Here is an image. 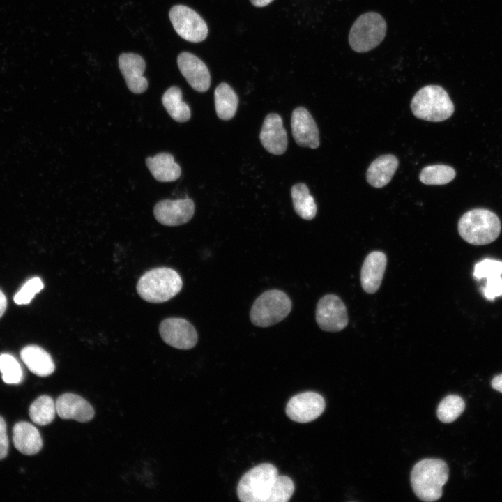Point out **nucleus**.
<instances>
[{
    "label": "nucleus",
    "mask_w": 502,
    "mask_h": 502,
    "mask_svg": "<svg viewBox=\"0 0 502 502\" xmlns=\"http://www.w3.org/2000/svg\"><path fill=\"white\" fill-rule=\"evenodd\" d=\"M447 464L440 459H424L416 463L411 473L415 494L423 501H434L442 496V487L448 479Z\"/></svg>",
    "instance_id": "f03ea898"
},
{
    "label": "nucleus",
    "mask_w": 502,
    "mask_h": 502,
    "mask_svg": "<svg viewBox=\"0 0 502 502\" xmlns=\"http://www.w3.org/2000/svg\"><path fill=\"white\" fill-rule=\"evenodd\" d=\"M0 372L3 381L8 384L20 383L23 377L22 367L18 361L10 354L0 355Z\"/></svg>",
    "instance_id": "c85d7f7f"
},
{
    "label": "nucleus",
    "mask_w": 502,
    "mask_h": 502,
    "mask_svg": "<svg viewBox=\"0 0 502 502\" xmlns=\"http://www.w3.org/2000/svg\"><path fill=\"white\" fill-rule=\"evenodd\" d=\"M291 301L282 291L271 289L261 294L250 310V321L259 327H268L283 320L290 313Z\"/></svg>",
    "instance_id": "423d86ee"
},
{
    "label": "nucleus",
    "mask_w": 502,
    "mask_h": 502,
    "mask_svg": "<svg viewBox=\"0 0 502 502\" xmlns=\"http://www.w3.org/2000/svg\"><path fill=\"white\" fill-rule=\"evenodd\" d=\"M146 164L154 178L160 182L176 181L181 174L180 166L169 153H160L153 157H148Z\"/></svg>",
    "instance_id": "4be33fe9"
},
{
    "label": "nucleus",
    "mask_w": 502,
    "mask_h": 502,
    "mask_svg": "<svg viewBox=\"0 0 502 502\" xmlns=\"http://www.w3.org/2000/svg\"><path fill=\"white\" fill-rule=\"evenodd\" d=\"M455 175V170L450 166L434 165L424 167L420 172L419 179L425 185H444L452 181Z\"/></svg>",
    "instance_id": "bb28decb"
},
{
    "label": "nucleus",
    "mask_w": 502,
    "mask_h": 502,
    "mask_svg": "<svg viewBox=\"0 0 502 502\" xmlns=\"http://www.w3.org/2000/svg\"><path fill=\"white\" fill-rule=\"evenodd\" d=\"M492 386L494 389L502 393V374L496 375L493 378Z\"/></svg>",
    "instance_id": "72a5a7b5"
},
{
    "label": "nucleus",
    "mask_w": 502,
    "mask_h": 502,
    "mask_svg": "<svg viewBox=\"0 0 502 502\" xmlns=\"http://www.w3.org/2000/svg\"><path fill=\"white\" fill-rule=\"evenodd\" d=\"M215 111L222 120L232 119L237 110L238 97L234 89L227 83H220L214 92Z\"/></svg>",
    "instance_id": "5701e85b"
},
{
    "label": "nucleus",
    "mask_w": 502,
    "mask_h": 502,
    "mask_svg": "<svg viewBox=\"0 0 502 502\" xmlns=\"http://www.w3.org/2000/svg\"><path fill=\"white\" fill-rule=\"evenodd\" d=\"M182 287V279L176 271L160 267L151 269L140 277L137 291L144 301L160 303L174 297Z\"/></svg>",
    "instance_id": "7ed1b4c3"
},
{
    "label": "nucleus",
    "mask_w": 502,
    "mask_h": 502,
    "mask_svg": "<svg viewBox=\"0 0 502 502\" xmlns=\"http://www.w3.org/2000/svg\"><path fill=\"white\" fill-rule=\"evenodd\" d=\"M485 296L489 300L502 296V278L501 275H495L487 278V283L483 289Z\"/></svg>",
    "instance_id": "2f4dec72"
},
{
    "label": "nucleus",
    "mask_w": 502,
    "mask_h": 502,
    "mask_svg": "<svg viewBox=\"0 0 502 502\" xmlns=\"http://www.w3.org/2000/svg\"><path fill=\"white\" fill-rule=\"evenodd\" d=\"M7 306V300L4 294L0 290V318L4 314Z\"/></svg>",
    "instance_id": "f704fd0d"
},
{
    "label": "nucleus",
    "mask_w": 502,
    "mask_h": 502,
    "mask_svg": "<svg viewBox=\"0 0 502 502\" xmlns=\"http://www.w3.org/2000/svg\"><path fill=\"white\" fill-rule=\"evenodd\" d=\"M411 109L416 118L433 122L446 120L454 112L448 93L439 85L421 88L413 97Z\"/></svg>",
    "instance_id": "39448f33"
},
{
    "label": "nucleus",
    "mask_w": 502,
    "mask_h": 502,
    "mask_svg": "<svg viewBox=\"0 0 502 502\" xmlns=\"http://www.w3.org/2000/svg\"><path fill=\"white\" fill-rule=\"evenodd\" d=\"M162 102L169 115L174 121L183 123L190 119V109L182 100V91L178 86L169 88L162 97Z\"/></svg>",
    "instance_id": "b1692460"
},
{
    "label": "nucleus",
    "mask_w": 502,
    "mask_h": 502,
    "mask_svg": "<svg viewBox=\"0 0 502 502\" xmlns=\"http://www.w3.org/2000/svg\"><path fill=\"white\" fill-rule=\"evenodd\" d=\"M386 22L376 12H367L359 16L349 34V45L357 52H366L377 47L386 33Z\"/></svg>",
    "instance_id": "0eeeda50"
},
{
    "label": "nucleus",
    "mask_w": 502,
    "mask_h": 502,
    "mask_svg": "<svg viewBox=\"0 0 502 502\" xmlns=\"http://www.w3.org/2000/svg\"><path fill=\"white\" fill-rule=\"evenodd\" d=\"M13 441L15 448L26 455L38 453L43 447V440L38 430L31 423L24 421L14 425Z\"/></svg>",
    "instance_id": "6ab92c4d"
},
{
    "label": "nucleus",
    "mask_w": 502,
    "mask_h": 502,
    "mask_svg": "<svg viewBox=\"0 0 502 502\" xmlns=\"http://www.w3.org/2000/svg\"><path fill=\"white\" fill-rule=\"evenodd\" d=\"M294 492L292 480L280 476L277 469L268 463L249 470L241 478L237 494L243 502H287Z\"/></svg>",
    "instance_id": "f257e3e1"
},
{
    "label": "nucleus",
    "mask_w": 502,
    "mask_h": 502,
    "mask_svg": "<svg viewBox=\"0 0 502 502\" xmlns=\"http://www.w3.org/2000/svg\"><path fill=\"white\" fill-rule=\"evenodd\" d=\"M251 3L256 7H264L271 3L273 0H250Z\"/></svg>",
    "instance_id": "c9c22d12"
},
{
    "label": "nucleus",
    "mask_w": 502,
    "mask_h": 502,
    "mask_svg": "<svg viewBox=\"0 0 502 502\" xmlns=\"http://www.w3.org/2000/svg\"><path fill=\"white\" fill-rule=\"evenodd\" d=\"M292 135L302 147L316 149L319 146V130L310 112L303 107L296 108L291 118Z\"/></svg>",
    "instance_id": "4468645a"
},
{
    "label": "nucleus",
    "mask_w": 502,
    "mask_h": 502,
    "mask_svg": "<svg viewBox=\"0 0 502 502\" xmlns=\"http://www.w3.org/2000/svg\"><path fill=\"white\" fill-rule=\"evenodd\" d=\"M502 275V261L485 259L477 263L474 268L473 275L477 279L488 278Z\"/></svg>",
    "instance_id": "7c9ffc66"
},
{
    "label": "nucleus",
    "mask_w": 502,
    "mask_h": 502,
    "mask_svg": "<svg viewBox=\"0 0 502 502\" xmlns=\"http://www.w3.org/2000/svg\"><path fill=\"white\" fill-rule=\"evenodd\" d=\"M260 141L264 149L274 155L284 153L287 147V135L281 116L275 113L268 114L263 123Z\"/></svg>",
    "instance_id": "2eb2a0df"
},
{
    "label": "nucleus",
    "mask_w": 502,
    "mask_h": 502,
    "mask_svg": "<svg viewBox=\"0 0 502 502\" xmlns=\"http://www.w3.org/2000/svg\"><path fill=\"white\" fill-rule=\"evenodd\" d=\"M159 333L162 340L169 346L179 349H190L198 340L197 331L186 319L170 317L160 324Z\"/></svg>",
    "instance_id": "9d476101"
},
{
    "label": "nucleus",
    "mask_w": 502,
    "mask_h": 502,
    "mask_svg": "<svg viewBox=\"0 0 502 502\" xmlns=\"http://www.w3.org/2000/svg\"><path fill=\"white\" fill-rule=\"evenodd\" d=\"M293 205L296 213L303 219L312 220L317 214V205L305 183L294 185L291 189Z\"/></svg>",
    "instance_id": "393cba45"
},
{
    "label": "nucleus",
    "mask_w": 502,
    "mask_h": 502,
    "mask_svg": "<svg viewBox=\"0 0 502 502\" xmlns=\"http://www.w3.org/2000/svg\"><path fill=\"white\" fill-rule=\"evenodd\" d=\"M178 68L190 86L197 91L205 92L211 85V75L206 64L195 55L184 52L177 58Z\"/></svg>",
    "instance_id": "ddd939ff"
},
{
    "label": "nucleus",
    "mask_w": 502,
    "mask_h": 502,
    "mask_svg": "<svg viewBox=\"0 0 502 502\" xmlns=\"http://www.w3.org/2000/svg\"><path fill=\"white\" fill-rule=\"evenodd\" d=\"M119 66L128 88L132 93L139 94L146 90L148 82L143 75L146 63L140 55L134 53L121 54L119 57Z\"/></svg>",
    "instance_id": "dca6fc26"
},
{
    "label": "nucleus",
    "mask_w": 502,
    "mask_h": 502,
    "mask_svg": "<svg viewBox=\"0 0 502 502\" xmlns=\"http://www.w3.org/2000/svg\"><path fill=\"white\" fill-rule=\"evenodd\" d=\"M55 404L56 413L62 419L86 423L94 416L92 406L85 399L74 393L61 395Z\"/></svg>",
    "instance_id": "f3484780"
},
{
    "label": "nucleus",
    "mask_w": 502,
    "mask_h": 502,
    "mask_svg": "<svg viewBox=\"0 0 502 502\" xmlns=\"http://www.w3.org/2000/svg\"><path fill=\"white\" fill-rule=\"evenodd\" d=\"M56 413V404L52 397L42 395L38 397L29 407L31 420L39 425H46L52 422Z\"/></svg>",
    "instance_id": "a878e982"
},
{
    "label": "nucleus",
    "mask_w": 502,
    "mask_h": 502,
    "mask_svg": "<svg viewBox=\"0 0 502 502\" xmlns=\"http://www.w3.org/2000/svg\"><path fill=\"white\" fill-rule=\"evenodd\" d=\"M316 321L323 330L337 332L343 330L348 324L345 305L336 295H325L317 303Z\"/></svg>",
    "instance_id": "1a4fd4ad"
},
{
    "label": "nucleus",
    "mask_w": 502,
    "mask_h": 502,
    "mask_svg": "<svg viewBox=\"0 0 502 502\" xmlns=\"http://www.w3.org/2000/svg\"><path fill=\"white\" fill-rule=\"evenodd\" d=\"M464 408L465 403L460 396L450 395L439 403L436 411L437 417L443 423H452L462 414Z\"/></svg>",
    "instance_id": "cd10ccee"
},
{
    "label": "nucleus",
    "mask_w": 502,
    "mask_h": 502,
    "mask_svg": "<svg viewBox=\"0 0 502 502\" xmlns=\"http://www.w3.org/2000/svg\"><path fill=\"white\" fill-rule=\"evenodd\" d=\"M195 212V204L190 198L164 199L158 202L153 209L155 219L167 226H178L190 221Z\"/></svg>",
    "instance_id": "f8f14e48"
},
{
    "label": "nucleus",
    "mask_w": 502,
    "mask_h": 502,
    "mask_svg": "<svg viewBox=\"0 0 502 502\" xmlns=\"http://www.w3.org/2000/svg\"><path fill=\"white\" fill-rule=\"evenodd\" d=\"M501 225L498 216L491 211L475 208L465 213L458 222L461 237L469 243L481 245L496 240Z\"/></svg>",
    "instance_id": "20e7f679"
},
{
    "label": "nucleus",
    "mask_w": 502,
    "mask_h": 502,
    "mask_svg": "<svg viewBox=\"0 0 502 502\" xmlns=\"http://www.w3.org/2000/svg\"><path fill=\"white\" fill-rule=\"evenodd\" d=\"M169 16L174 30L184 40L199 43L207 37L206 22L190 8L183 5L174 6L170 9Z\"/></svg>",
    "instance_id": "6e6552de"
},
{
    "label": "nucleus",
    "mask_w": 502,
    "mask_h": 502,
    "mask_svg": "<svg viewBox=\"0 0 502 502\" xmlns=\"http://www.w3.org/2000/svg\"><path fill=\"white\" fill-rule=\"evenodd\" d=\"M324 397L314 392H304L293 396L286 406V413L297 423H308L317 418L324 411Z\"/></svg>",
    "instance_id": "9b49d317"
},
{
    "label": "nucleus",
    "mask_w": 502,
    "mask_h": 502,
    "mask_svg": "<svg viewBox=\"0 0 502 502\" xmlns=\"http://www.w3.org/2000/svg\"><path fill=\"white\" fill-rule=\"evenodd\" d=\"M20 357L29 370L39 376H47L55 370L51 356L43 348L36 345L24 347Z\"/></svg>",
    "instance_id": "412c9836"
},
{
    "label": "nucleus",
    "mask_w": 502,
    "mask_h": 502,
    "mask_svg": "<svg viewBox=\"0 0 502 502\" xmlns=\"http://www.w3.org/2000/svg\"><path fill=\"white\" fill-rule=\"evenodd\" d=\"M386 257L380 251H374L365 258L360 272L363 289L368 294L375 293L379 288L386 266Z\"/></svg>",
    "instance_id": "a211bd4d"
},
{
    "label": "nucleus",
    "mask_w": 502,
    "mask_h": 502,
    "mask_svg": "<svg viewBox=\"0 0 502 502\" xmlns=\"http://www.w3.org/2000/svg\"><path fill=\"white\" fill-rule=\"evenodd\" d=\"M8 451V439L6 433V424L0 416V459L5 458Z\"/></svg>",
    "instance_id": "473e14b6"
},
{
    "label": "nucleus",
    "mask_w": 502,
    "mask_h": 502,
    "mask_svg": "<svg viewBox=\"0 0 502 502\" xmlns=\"http://www.w3.org/2000/svg\"><path fill=\"white\" fill-rule=\"evenodd\" d=\"M398 165V159L393 155L379 156L370 164L367 170L368 183L376 188L386 185L391 181Z\"/></svg>",
    "instance_id": "aec40b11"
},
{
    "label": "nucleus",
    "mask_w": 502,
    "mask_h": 502,
    "mask_svg": "<svg viewBox=\"0 0 502 502\" xmlns=\"http://www.w3.org/2000/svg\"><path fill=\"white\" fill-rule=\"evenodd\" d=\"M44 285L39 277L29 280L15 295L14 301L18 305L28 304L35 295L40 291Z\"/></svg>",
    "instance_id": "c756f323"
}]
</instances>
